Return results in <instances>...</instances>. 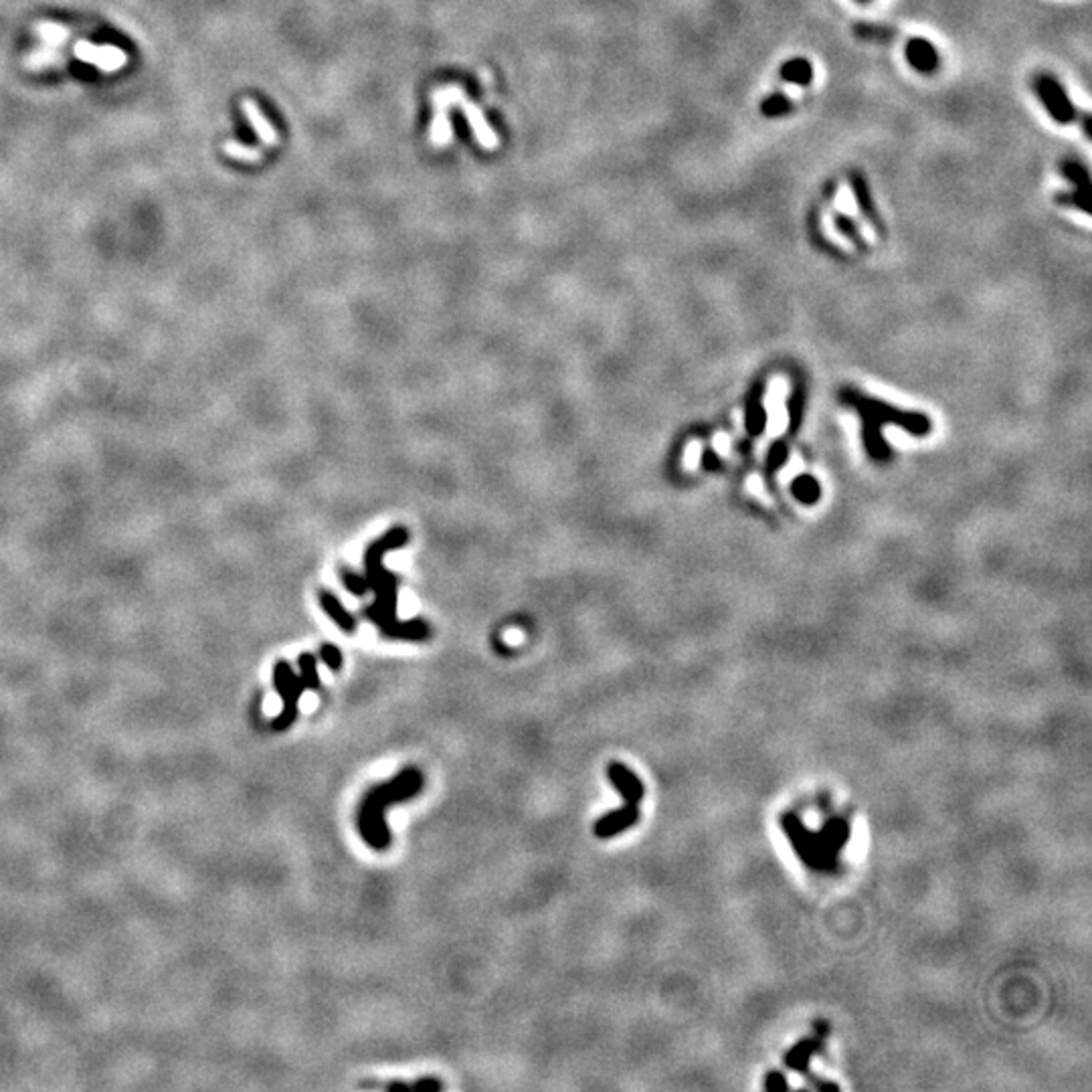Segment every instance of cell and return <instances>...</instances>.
Listing matches in <instances>:
<instances>
[{"mask_svg": "<svg viewBox=\"0 0 1092 1092\" xmlns=\"http://www.w3.org/2000/svg\"><path fill=\"white\" fill-rule=\"evenodd\" d=\"M423 783L421 771L417 767H405L393 779L381 783L364 795L356 824H359L361 837L370 848L382 851L391 846V830L385 817L387 810L421 793Z\"/></svg>", "mask_w": 1092, "mask_h": 1092, "instance_id": "6da1fadb", "label": "cell"}, {"mask_svg": "<svg viewBox=\"0 0 1092 1092\" xmlns=\"http://www.w3.org/2000/svg\"><path fill=\"white\" fill-rule=\"evenodd\" d=\"M409 540V533L403 526H393L385 536L374 540L364 553V569H367L368 589L374 591L376 601L362 611L364 617L373 619H397V579L391 571L385 569L382 557L388 551L403 548Z\"/></svg>", "mask_w": 1092, "mask_h": 1092, "instance_id": "7a4b0ae2", "label": "cell"}, {"mask_svg": "<svg viewBox=\"0 0 1092 1092\" xmlns=\"http://www.w3.org/2000/svg\"><path fill=\"white\" fill-rule=\"evenodd\" d=\"M274 686L283 702V708H281V712L271 720V728H274L275 732H286L294 726L295 720H298L300 698H301V694L306 692V686H304V682H301V678L294 672L292 664L286 662V659H280V662L274 665Z\"/></svg>", "mask_w": 1092, "mask_h": 1092, "instance_id": "3957f363", "label": "cell"}, {"mask_svg": "<svg viewBox=\"0 0 1092 1092\" xmlns=\"http://www.w3.org/2000/svg\"><path fill=\"white\" fill-rule=\"evenodd\" d=\"M433 102H443V103H447V106H458L461 112L466 114L467 123H470V128L473 132V138H476V142L484 148V150H496V148L500 146L498 134L493 132V128L487 123L482 109H480L473 102L467 100L466 94L460 88H455V85H452V88H440L433 94Z\"/></svg>", "mask_w": 1092, "mask_h": 1092, "instance_id": "277c9868", "label": "cell"}, {"mask_svg": "<svg viewBox=\"0 0 1092 1092\" xmlns=\"http://www.w3.org/2000/svg\"><path fill=\"white\" fill-rule=\"evenodd\" d=\"M1036 94H1038L1040 102L1044 103V108L1048 109V114L1052 116L1054 120L1058 123H1072L1076 118V108L1072 106L1070 97L1066 96V91L1062 89L1056 79H1052L1050 76H1040L1036 77L1034 82Z\"/></svg>", "mask_w": 1092, "mask_h": 1092, "instance_id": "5b68a950", "label": "cell"}, {"mask_svg": "<svg viewBox=\"0 0 1092 1092\" xmlns=\"http://www.w3.org/2000/svg\"><path fill=\"white\" fill-rule=\"evenodd\" d=\"M73 53L79 61L96 65L103 73H114L128 63V55L114 45H94L89 41H77Z\"/></svg>", "mask_w": 1092, "mask_h": 1092, "instance_id": "8992f818", "label": "cell"}, {"mask_svg": "<svg viewBox=\"0 0 1092 1092\" xmlns=\"http://www.w3.org/2000/svg\"><path fill=\"white\" fill-rule=\"evenodd\" d=\"M819 1050H822V1038L804 1040V1042H799L797 1046H793L791 1050L785 1054V1058H783V1064H785L789 1070L801 1072V1075H804L805 1078H810L811 1084H813V1089L837 1090V1089H840V1087H837V1084L817 1081V1078H813V1075L810 1072V1058L816 1052H819Z\"/></svg>", "mask_w": 1092, "mask_h": 1092, "instance_id": "52a82bcc", "label": "cell"}, {"mask_svg": "<svg viewBox=\"0 0 1092 1092\" xmlns=\"http://www.w3.org/2000/svg\"><path fill=\"white\" fill-rule=\"evenodd\" d=\"M1062 175L1069 178L1072 182V190L1070 195H1056V201L1062 202V205H1072L1078 207L1082 213H1090V176L1089 170L1084 169L1082 164L1078 162H1064L1062 164Z\"/></svg>", "mask_w": 1092, "mask_h": 1092, "instance_id": "ba28073f", "label": "cell"}, {"mask_svg": "<svg viewBox=\"0 0 1092 1092\" xmlns=\"http://www.w3.org/2000/svg\"><path fill=\"white\" fill-rule=\"evenodd\" d=\"M607 777H609L611 785H613L615 791L621 795V799L625 801V804H633V805L641 804V799H644V795H645L644 781H641L639 777L627 767V764L617 763V761L609 763Z\"/></svg>", "mask_w": 1092, "mask_h": 1092, "instance_id": "9c48e42d", "label": "cell"}, {"mask_svg": "<svg viewBox=\"0 0 1092 1092\" xmlns=\"http://www.w3.org/2000/svg\"><path fill=\"white\" fill-rule=\"evenodd\" d=\"M639 817H641L639 805L625 804L621 810L609 811L603 817L597 819L593 825V834L599 837V840H611V837L619 836L621 831L633 828V825L639 822Z\"/></svg>", "mask_w": 1092, "mask_h": 1092, "instance_id": "30bf717a", "label": "cell"}, {"mask_svg": "<svg viewBox=\"0 0 1092 1092\" xmlns=\"http://www.w3.org/2000/svg\"><path fill=\"white\" fill-rule=\"evenodd\" d=\"M373 623L381 629V633L385 635V638H391V639L425 641L431 635V629L423 619L400 621L397 617V619H373Z\"/></svg>", "mask_w": 1092, "mask_h": 1092, "instance_id": "8fae6325", "label": "cell"}, {"mask_svg": "<svg viewBox=\"0 0 1092 1092\" xmlns=\"http://www.w3.org/2000/svg\"><path fill=\"white\" fill-rule=\"evenodd\" d=\"M906 59H909L910 67H915L921 73H933L936 65H939L936 49L927 39H923V36L909 41V45H906Z\"/></svg>", "mask_w": 1092, "mask_h": 1092, "instance_id": "7c38bea8", "label": "cell"}, {"mask_svg": "<svg viewBox=\"0 0 1092 1092\" xmlns=\"http://www.w3.org/2000/svg\"><path fill=\"white\" fill-rule=\"evenodd\" d=\"M318 599H320V607L324 609V613L328 615L330 619L342 629V632H347V633L356 632L354 615L342 606V601L338 599L334 593H330V591H320Z\"/></svg>", "mask_w": 1092, "mask_h": 1092, "instance_id": "4fadbf2b", "label": "cell"}, {"mask_svg": "<svg viewBox=\"0 0 1092 1092\" xmlns=\"http://www.w3.org/2000/svg\"><path fill=\"white\" fill-rule=\"evenodd\" d=\"M242 108H243V114H245L247 122H249V126L255 129L257 138L261 140L265 146H275L277 142H280V138H277L275 128L271 126V123L268 122V118H265V116L261 114V109H259L257 103L253 102V100H243Z\"/></svg>", "mask_w": 1092, "mask_h": 1092, "instance_id": "5bb4252c", "label": "cell"}, {"mask_svg": "<svg viewBox=\"0 0 1092 1092\" xmlns=\"http://www.w3.org/2000/svg\"><path fill=\"white\" fill-rule=\"evenodd\" d=\"M433 103H435V118H433V123H431L429 142L435 148H446L452 144V140H453V128L447 114L449 106L443 102H433Z\"/></svg>", "mask_w": 1092, "mask_h": 1092, "instance_id": "9a60e30c", "label": "cell"}, {"mask_svg": "<svg viewBox=\"0 0 1092 1092\" xmlns=\"http://www.w3.org/2000/svg\"><path fill=\"white\" fill-rule=\"evenodd\" d=\"M850 182H851V189H854L857 205H860V211L866 215V217L872 221L878 229H882L880 221H878V213H876V208H874V201H872V196H870L868 182L864 181V176L860 175V172H851Z\"/></svg>", "mask_w": 1092, "mask_h": 1092, "instance_id": "2e32d148", "label": "cell"}, {"mask_svg": "<svg viewBox=\"0 0 1092 1092\" xmlns=\"http://www.w3.org/2000/svg\"><path fill=\"white\" fill-rule=\"evenodd\" d=\"M781 77L795 85H810L813 79V67L807 59H791L783 63Z\"/></svg>", "mask_w": 1092, "mask_h": 1092, "instance_id": "e0dca14e", "label": "cell"}, {"mask_svg": "<svg viewBox=\"0 0 1092 1092\" xmlns=\"http://www.w3.org/2000/svg\"><path fill=\"white\" fill-rule=\"evenodd\" d=\"M298 668H300V678L304 682L306 690H320V674H318V662L314 653H300L298 656Z\"/></svg>", "mask_w": 1092, "mask_h": 1092, "instance_id": "ac0fdd59", "label": "cell"}, {"mask_svg": "<svg viewBox=\"0 0 1092 1092\" xmlns=\"http://www.w3.org/2000/svg\"><path fill=\"white\" fill-rule=\"evenodd\" d=\"M35 30H36V35H39L41 39L53 49H57V45H63V43L67 41V36H69L65 27H61V24H55V23H39L35 27Z\"/></svg>", "mask_w": 1092, "mask_h": 1092, "instance_id": "d6986e66", "label": "cell"}, {"mask_svg": "<svg viewBox=\"0 0 1092 1092\" xmlns=\"http://www.w3.org/2000/svg\"><path fill=\"white\" fill-rule=\"evenodd\" d=\"M63 55L57 53V49L47 47L43 51H36L29 57L27 65L30 69H45V67H55V65H63Z\"/></svg>", "mask_w": 1092, "mask_h": 1092, "instance_id": "ffe728a7", "label": "cell"}, {"mask_svg": "<svg viewBox=\"0 0 1092 1092\" xmlns=\"http://www.w3.org/2000/svg\"><path fill=\"white\" fill-rule=\"evenodd\" d=\"M223 150H225L227 156H231V158H235V160H242V162H259V160L263 158L261 150H257V148L243 146V144H239V142H227V144L223 146Z\"/></svg>", "mask_w": 1092, "mask_h": 1092, "instance_id": "44dd1931", "label": "cell"}, {"mask_svg": "<svg viewBox=\"0 0 1092 1092\" xmlns=\"http://www.w3.org/2000/svg\"><path fill=\"white\" fill-rule=\"evenodd\" d=\"M789 109H791V102H789V97H785L783 94H775L767 97L761 106V112L763 116H767V118H779V116L787 114Z\"/></svg>", "mask_w": 1092, "mask_h": 1092, "instance_id": "7402d4cb", "label": "cell"}, {"mask_svg": "<svg viewBox=\"0 0 1092 1092\" xmlns=\"http://www.w3.org/2000/svg\"><path fill=\"white\" fill-rule=\"evenodd\" d=\"M341 579H342V585H344V587H347V589H348L350 593H353V595H356V597H362V595H367V593H368V583H367V577L356 575L354 571H347V569H342V571H341Z\"/></svg>", "mask_w": 1092, "mask_h": 1092, "instance_id": "603a6c76", "label": "cell"}, {"mask_svg": "<svg viewBox=\"0 0 1092 1092\" xmlns=\"http://www.w3.org/2000/svg\"><path fill=\"white\" fill-rule=\"evenodd\" d=\"M318 656L326 664V668H330L332 672H338V670L342 668V664H344L341 647L334 645V644H324L322 647H320Z\"/></svg>", "mask_w": 1092, "mask_h": 1092, "instance_id": "cb8c5ba5", "label": "cell"}, {"mask_svg": "<svg viewBox=\"0 0 1092 1092\" xmlns=\"http://www.w3.org/2000/svg\"><path fill=\"white\" fill-rule=\"evenodd\" d=\"M763 1087H764V1090H771V1092H775V1090H787V1089H789V1082H787V1078L781 1075V1072H769V1075L764 1076V1084H763Z\"/></svg>", "mask_w": 1092, "mask_h": 1092, "instance_id": "d4e9b609", "label": "cell"}, {"mask_svg": "<svg viewBox=\"0 0 1092 1092\" xmlns=\"http://www.w3.org/2000/svg\"><path fill=\"white\" fill-rule=\"evenodd\" d=\"M441 1089H443V1084L437 1081V1078H431V1076L419 1078V1081L411 1084V1090H441Z\"/></svg>", "mask_w": 1092, "mask_h": 1092, "instance_id": "484cf974", "label": "cell"}, {"mask_svg": "<svg viewBox=\"0 0 1092 1092\" xmlns=\"http://www.w3.org/2000/svg\"><path fill=\"white\" fill-rule=\"evenodd\" d=\"M836 225L840 227V229H842L844 233H846L848 237H851V239H857V229H856V225L851 223V221L846 217V215H837V217H836Z\"/></svg>", "mask_w": 1092, "mask_h": 1092, "instance_id": "4316f807", "label": "cell"}, {"mask_svg": "<svg viewBox=\"0 0 1092 1092\" xmlns=\"http://www.w3.org/2000/svg\"><path fill=\"white\" fill-rule=\"evenodd\" d=\"M387 1090H411V1084H407V1082H391L387 1087Z\"/></svg>", "mask_w": 1092, "mask_h": 1092, "instance_id": "83f0119b", "label": "cell"}, {"mask_svg": "<svg viewBox=\"0 0 1092 1092\" xmlns=\"http://www.w3.org/2000/svg\"><path fill=\"white\" fill-rule=\"evenodd\" d=\"M1084 132H1087V138H1092V123H1090V116L1084 114Z\"/></svg>", "mask_w": 1092, "mask_h": 1092, "instance_id": "f1b7e54d", "label": "cell"}]
</instances>
